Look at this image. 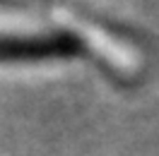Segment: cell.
Returning <instances> with one entry per match:
<instances>
[{"mask_svg": "<svg viewBox=\"0 0 159 156\" xmlns=\"http://www.w3.org/2000/svg\"><path fill=\"white\" fill-rule=\"evenodd\" d=\"M77 50L72 36H0V60H43L53 55H70Z\"/></svg>", "mask_w": 159, "mask_h": 156, "instance_id": "1", "label": "cell"}]
</instances>
